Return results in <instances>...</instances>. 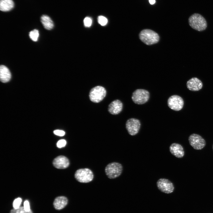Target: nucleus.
I'll list each match as a JSON object with an SVG mask.
<instances>
[{
	"label": "nucleus",
	"mask_w": 213,
	"mask_h": 213,
	"mask_svg": "<svg viewBox=\"0 0 213 213\" xmlns=\"http://www.w3.org/2000/svg\"><path fill=\"white\" fill-rule=\"evenodd\" d=\"M170 152L173 156L178 158H182L184 155V151L182 146L178 143H173L170 146Z\"/></svg>",
	"instance_id": "13"
},
{
	"label": "nucleus",
	"mask_w": 213,
	"mask_h": 213,
	"mask_svg": "<svg viewBox=\"0 0 213 213\" xmlns=\"http://www.w3.org/2000/svg\"><path fill=\"white\" fill-rule=\"evenodd\" d=\"M92 21L91 19L88 17H85L84 20V23L85 26L87 27H90L92 24Z\"/></svg>",
	"instance_id": "23"
},
{
	"label": "nucleus",
	"mask_w": 213,
	"mask_h": 213,
	"mask_svg": "<svg viewBox=\"0 0 213 213\" xmlns=\"http://www.w3.org/2000/svg\"><path fill=\"white\" fill-rule=\"evenodd\" d=\"M68 202V199L66 197L58 196L55 199L53 202V205L55 209L60 210L67 205Z\"/></svg>",
	"instance_id": "15"
},
{
	"label": "nucleus",
	"mask_w": 213,
	"mask_h": 213,
	"mask_svg": "<svg viewBox=\"0 0 213 213\" xmlns=\"http://www.w3.org/2000/svg\"><path fill=\"white\" fill-rule=\"evenodd\" d=\"M53 164L56 168L59 169H64L67 168L70 164L68 158L64 156H59L53 160Z\"/></svg>",
	"instance_id": "11"
},
{
	"label": "nucleus",
	"mask_w": 213,
	"mask_h": 213,
	"mask_svg": "<svg viewBox=\"0 0 213 213\" xmlns=\"http://www.w3.org/2000/svg\"><path fill=\"white\" fill-rule=\"evenodd\" d=\"M139 37L142 41L148 45L157 43L159 39V36L157 33L149 29L141 31L139 34Z\"/></svg>",
	"instance_id": "1"
},
{
	"label": "nucleus",
	"mask_w": 213,
	"mask_h": 213,
	"mask_svg": "<svg viewBox=\"0 0 213 213\" xmlns=\"http://www.w3.org/2000/svg\"><path fill=\"white\" fill-rule=\"evenodd\" d=\"M66 144V141L64 139H61L59 140L57 142V145L59 148H61L65 146Z\"/></svg>",
	"instance_id": "24"
},
{
	"label": "nucleus",
	"mask_w": 213,
	"mask_h": 213,
	"mask_svg": "<svg viewBox=\"0 0 213 213\" xmlns=\"http://www.w3.org/2000/svg\"><path fill=\"white\" fill-rule=\"evenodd\" d=\"M149 98V93L147 90L139 89L133 93L131 97L133 102L138 104H142L146 102Z\"/></svg>",
	"instance_id": "5"
},
{
	"label": "nucleus",
	"mask_w": 213,
	"mask_h": 213,
	"mask_svg": "<svg viewBox=\"0 0 213 213\" xmlns=\"http://www.w3.org/2000/svg\"><path fill=\"white\" fill-rule=\"evenodd\" d=\"M22 199L20 198H18L15 199L13 203V206L14 209H17L20 207Z\"/></svg>",
	"instance_id": "22"
},
{
	"label": "nucleus",
	"mask_w": 213,
	"mask_h": 213,
	"mask_svg": "<svg viewBox=\"0 0 213 213\" xmlns=\"http://www.w3.org/2000/svg\"><path fill=\"white\" fill-rule=\"evenodd\" d=\"M167 104L169 107L175 111L181 110L184 105V101L183 99L177 95H173L168 99Z\"/></svg>",
	"instance_id": "9"
},
{
	"label": "nucleus",
	"mask_w": 213,
	"mask_h": 213,
	"mask_svg": "<svg viewBox=\"0 0 213 213\" xmlns=\"http://www.w3.org/2000/svg\"><path fill=\"white\" fill-rule=\"evenodd\" d=\"M23 207L25 210L26 211L28 212L31 210L30 209L29 202L27 200L25 201L24 202Z\"/></svg>",
	"instance_id": "26"
},
{
	"label": "nucleus",
	"mask_w": 213,
	"mask_h": 213,
	"mask_svg": "<svg viewBox=\"0 0 213 213\" xmlns=\"http://www.w3.org/2000/svg\"><path fill=\"white\" fill-rule=\"evenodd\" d=\"M10 213H33L32 211H26L24 209L23 206H20L17 209H13L11 210Z\"/></svg>",
	"instance_id": "20"
},
{
	"label": "nucleus",
	"mask_w": 213,
	"mask_h": 213,
	"mask_svg": "<svg viewBox=\"0 0 213 213\" xmlns=\"http://www.w3.org/2000/svg\"><path fill=\"white\" fill-rule=\"evenodd\" d=\"M188 22L189 25L192 28L199 31L204 30L207 26L205 19L198 13L191 15L188 19Z\"/></svg>",
	"instance_id": "2"
},
{
	"label": "nucleus",
	"mask_w": 213,
	"mask_h": 213,
	"mask_svg": "<svg viewBox=\"0 0 213 213\" xmlns=\"http://www.w3.org/2000/svg\"><path fill=\"white\" fill-rule=\"evenodd\" d=\"M39 36L38 31L34 29L30 32L29 36L30 39L34 41H37Z\"/></svg>",
	"instance_id": "19"
},
{
	"label": "nucleus",
	"mask_w": 213,
	"mask_h": 213,
	"mask_svg": "<svg viewBox=\"0 0 213 213\" xmlns=\"http://www.w3.org/2000/svg\"></svg>",
	"instance_id": "28"
},
{
	"label": "nucleus",
	"mask_w": 213,
	"mask_h": 213,
	"mask_svg": "<svg viewBox=\"0 0 213 213\" xmlns=\"http://www.w3.org/2000/svg\"><path fill=\"white\" fill-rule=\"evenodd\" d=\"M98 22L102 26H104L107 23L108 20L107 18L102 16H99L98 18Z\"/></svg>",
	"instance_id": "21"
},
{
	"label": "nucleus",
	"mask_w": 213,
	"mask_h": 213,
	"mask_svg": "<svg viewBox=\"0 0 213 213\" xmlns=\"http://www.w3.org/2000/svg\"><path fill=\"white\" fill-rule=\"evenodd\" d=\"M74 176L78 181L82 183H89L92 181L93 178L92 172L90 169L86 168L77 170Z\"/></svg>",
	"instance_id": "4"
},
{
	"label": "nucleus",
	"mask_w": 213,
	"mask_h": 213,
	"mask_svg": "<svg viewBox=\"0 0 213 213\" xmlns=\"http://www.w3.org/2000/svg\"><path fill=\"white\" fill-rule=\"evenodd\" d=\"M188 141L190 145L196 150L202 149L206 144L205 140L200 135L195 133L189 136Z\"/></svg>",
	"instance_id": "8"
},
{
	"label": "nucleus",
	"mask_w": 213,
	"mask_h": 213,
	"mask_svg": "<svg viewBox=\"0 0 213 213\" xmlns=\"http://www.w3.org/2000/svg\"><path fill=\"white\" fill-rule=\"evenodd\" d=\"M14 3L12 0H0V9L3 12H8L14 7Z\"/></svg>",
	"instance_id": "17"
},
{
	"label": "nucleus",
	"mask_w": 213,
	"mask_h": 213,
	"mask_svg": "<svg viewBox=\"0 0 213 213\" xmlns=\"http://www.w3.org/2000/svg\"><path fill=\"white\" fill-rule=\"evenodd\" d=\"M123 170L122 165L117 162H113L108 164L106 167L105 171L107 177L111 179L119 177Z\"/></svg>",
	"instance_id": "3"
},
{
	"label": "nucleus",
	"mask_w": 213,
	"mask_h": 213,
	"mask_svg": "<svg viewBox=\"0 0 213 213\" xmlns=\"http://www.w3.org/2000/svg\"><path fill=\"white\" fill-rule=\"evenodd\" d=\"M123 108V104L119 100H115L109 105L108 108L109 112L111 114L116 115L120 113Z\"/></svg>",
	"instance_id": "14"
},
{
	"label": "nucleus",
	"mask_w": 213,
	"mask_h": 213,
	"mask_svg": "<svg viewBox=\"0 0 213 213\" xmlns=\"http://www.w3.org/2000/svg\"><path fill=\"white\" fill-rule=\"evenodd\" d=\"M11 75L8 68L6 66L1 65L0 67V79L3 83L8 82L11 78Z\"/></svg>",
	"instance_id": "16"
},
{
	"label": "nucleus",
	"mask_w": 213,
	"mask_h": 213,
	"mask_svg": "<svg viewBox=\"0 0 213 213\" xmlns=\"http://www.w3.org/2000/svg\"><path fill=\"white\" fill-rule=\"evenodd\" d=\"M156 185L161 191L167 194L172 193L175 188L172 182L168 179L164 178L159 179L157 181Z\"/></svg>",
	"instance_id": "7"
},
{
	"label": "nucleus",
	"mask_w": 213,
	"mask_h": 213,
	"mask_svg": "<svg viewBox=\"0 0 213 213\" xmlns=\"http://www.w3.org/2000/svg\"><path fill=\"white\" fill-rule=\"evenodd\" d=\"M106 91L103 87L98 86L92 88L89 93V97L91 101L94 103H99L105 97Z\"/></svg>",
	"instance_id": "6"
},
{
	"label": "nucleus",
	"mask_w": 213,
	"mask_h": 213,
	"mask_svg": "<svg viewBox=\"0 0 213 213\" xmlns=\"http://www.w3.org/2000/svg\"><path fill=\"white\" fill-rule=\"evenodd\" d=\"M41 20L44 27L46 29L50 30L53 28V22L49 16L46 15H42L41 17Z\"/></svg>",
	"instance_id": "18"
},
{
	"label": "nucleus",
	"mask_w": 213,
	"mask_h": 213,
	"mask_svg": "<svg viewBox=\"0 0 213 213\" xmlns=\"http://www.w3.org/2000/svg\"><path fill=\"white\" fill-rule=\"evenodd\" d=\"M54 133L55 135L60 136H64L65 134V133L64 131L59 130H54Z\"/></svg>",
	"instance_id": "25"
},
{
	"label": "nucleus",
	"mask_w": 213,
	"mask_h": 213,
	"mask_svg": "<svg viewBox=\"0 0 213 213\" xmlns=\"http://www.w3.org/2000/svg\"><path fill=\"white\" fill-rule=\"evenodd\" d=\"M140 121L135 118H131L128 119L126 123V128L131 135L133 136L138 132L141 127Z\"/></svg>",
	"instance_id": "10"
},
{
	"label": "nucleus",
	"mask_w": 213,
	"mask_h": 213,
	"mask_svg": "<svg viewBox=\"0 0 213 213\" xmlns=\"http://www.w3.org/2000/svg\"><path fill=\"white\" fill-rule=\"evenodd\" d=\"M149 2L151 4H154L155 2V0H149Z\"/></svg>",
	"instance_id": "27"
},
{
	"label": "nucleus",
	"mask_w": 213,
	"mask_h": 213,
	"mask_svg": "<svg viewBox=\"0 0 213 213\" xmlns=\"http://www.w3.org/2000/svg\"><path fill=\"white\" fill-rule=\"evenodd\" d=\"M187 88L192 91H197L201 89L203 87L201 81L197 78H193L187 82Z\"/></svg>",
	"instance_id": "12"
}]
</instances>
